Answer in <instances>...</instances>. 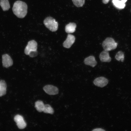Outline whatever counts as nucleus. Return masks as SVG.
Here are the masks:
<instances>
[{"label":"nucleus","mask_w":131,"mask_h":131,"mask_svg":"<svg viewBox=\"0 0 131 131\" xmlns=\"http://www.w3.org/2000/svg\"><path fill=\"white\" fill-rule=\"evenodd\" d=\"M27 6L25 2L20 0L16 1L12 8L14 14L20 18L24 17L27 13Z\"/></svg>","instance_id":"f257e3e1"},{"label":"nucleus","mask_w":131,"mask_h":131,"mask_svg":"<svg viewBox=\"0 0 131 131\" xmlns=\"http://www.w3.org/2000/svg\"><path fill=\"white\" fill-rule=\"evenodd\" d=\"M37 43L35 41L32 40L29 41L25 49V54L32 57L37 56Z\"/></svg>","instance_id":"f03ea898"},{"label":"nucleus","mask_w":131,"mask_h":131,"mask_svg":"<svg viewBox=\"0 0 131 131\" xmlns=\"http://www.w3.org/2000/svg\"><path fill=\"white\" fill-rule=\"evenodd\" d=\"M43 23L45 26L52 32H55L58 29V24L52 17L49 16L46 18L43 21Z\"/></svg>","instance_id":"7ed1b4c3"},{"label":"nucleus","mask_w":131,"mask_h":131,"mask_svg":"<svg viewBox=\"0 0 131 131\" xmlns=\"http://www.w3.org/2000/svg\"><path fill=\"white\" fill-rule=\"evenodd\" d=\"M117 43L112 38H107L103 41L102 46L104 50L109 51L115 49Z\"/></svg>","instance_id":"20e7f679"},{"label":"nucleus","mask_w":131,"mask_h":131,"mask_svg":"<svg viewBox=\"0 0 131 131\" xmlns=\"http://www.w3.org/2000/svg\"><path fill=\"white\" fill-rule=\"evenodd\" d=\"M14 119L19 129H23L26 127V123L21 115H16L14 117Z\"/></svg>","instance_id":"39448f33"},{"label":"nucleus","mask_w":131,"mask_h":131,"mask_svg":"<svg viewBox=\"0 0 131 131\" xmlns=\"http://www.w3.org/2000/svg\"><path fill=\"white\" fill-rule=\"evenodd\" d=\"M44 91L50 95H55L58 93V89L56 87L52 85H48L43 88Z\"/></svg>","instance_id":"423d86ee"},{"label":"nucleus","mask_w":131,"mask_h":131,"mask_svg":"<svg viewBox=\"0 0 131 131\" xmlns=\"http://www.w3.org/2000/svg\"><path fill=\"white\" fill-rule=\"evenodd\" d=\"M108 82V79L103 77H100L96 78L93 82L96 86L103 87L107 85Z\"/></svg>","instance_id":"0eeeda50"},{"label":"nucleus","mask_w":131,"mask_h":131,"mask_svg":"<svg viewBox=\"0 0 131 131\" xmlns=\"http://www.w3.org/2000/svg\"><path fill=\"white\" fill-rule=\"evenodd\" d=\"M75 40V38L74 35L70 34H68L66 39L63 43V46L66 48H70L74 43Z\"/></svg>","instance_id":"6e6552de"},{"label":"nucleus","mask_w":131,"mask_h":131,"mask_svg":"<svg viewBox=\"0 0 131 131\" xmlns=\"http://www.w3.org/2000/svg\"><path fill=\"white\" fill-rule=\"evenodd\" d=\"M2 64L4 67L8 68L13 65V60L8 55H3L2 56Z\"/></svg>","instance_id":"1a4fd4ad"},{"label":"nucleus","mask_w":131,"mask_h":131,"mask_svg":"<svg viewBox=\"0 0 131 131\" xmlns=\"http://www.w3.org/2000/svg\"><path fill=\"white\" fill-rule=\"evenodd\" d=\"M99 57L101 61L102 62H109L111 60L109 56L108 51L104 50L100 54Z\"/></svg>","instance_id":"9d476101"},{"label":"nucleus","mask_w":131,"mask_h":131,"mask_svg":"<svg viewBox=\"0 0 131 131\" xmlns=\"http://www.w3.org/2000/svg\"><path fill=\"white\" fill-rule=\"evenodd\" d=\"M84 62L85 65L90 66L93 67L95 66L97 64L94 57L92 56L85 58Z\"/></svg>","instance_id":"9b49d317"},{"label":"nucleus","mask_w":131,"mask_h":131,"mask_svg":"<svg viewBox=\"0 0 131 131\" xmlns=\"http://www.w3.org/2000/svg\"><path fill=\"white\" fill-rule=\"evenodd\" d=\"M76 27V25L75 23H70L66 25L65 27V31L68 33H73L75 31Z\"/></svg>","instance_id":"f8f14e48"},{"label":"nucleus","mask_w":131,"mask_h":131,"mask_svg":"<svg viewBox=\"0 0 131 131\" xmlns=\"http://www.w3.org/2000/svg\"><path fill=\"white\" fill-rule=\"evenodd\" d=\"M7 86L5 81L1 80L0 81V97L5 95L6 93Z\"/></svg>","instance_id":"ddd939ff"},{"label":"nucleus","mask_w":131,"mask_h":131,"mask_svg":"<svg viewBox=\"0 0 131 131\" xmlns=\"http://www.w3.org/2000/svg\"><path fill=\"white\" fill-rule=\"evenodd\" d=\"M0 5L4 11L8 10L10 8L8 0H0Z\"/></svg>","instance_id":"4468645a"},{"label":"nucleus","mask_w":131,"mask_h":131,"mask_svg":"<svg viewBox=\"0 0 131 131\" xmlns=\"http://www.w3.org/2000/svg\"><path fill=\"white\" fill-rule=\"evenodd\" d=\"M45 105L41 100H38L35 103V107L37 110L39 112L43 111Z\"/></svg>","instance_id":"2eb2a0df"},{"label":"nucleus","mask_w":131,"mask_h":131,"mask_svg":"<svg viewBox=\"0 0 131 131\" xmlns=\"http://www.w3.org/2000/svg\"><path fill=\"white\" fill-rule=\"evenodd\" d=\"M112 2L115 7L119 9L124 8L125 5L124 3L119 0H113Z\"/></svg>","instance_id":"dca6fc26"},{"label":"nucleus","mask_w":131,"mask_h":131,"mask_svg":"<svg viewBox=\"0 0 131 131\" xmlns=\"http://www.w3.org/2000/svg\"><path fill=\"white\" fill-rule=\"evenodd\" d=\"M43 112L45 113L52 114L54 113V110L50 105L49 104H46L44 105Z\"/></svg>","instance_id":"f3484780"},{"label":"nucleus","mask_w":131,"mask_h":131,"mask_svg":"<svg viewBox=\"0 0 131 131\" xmlns=\"http://www.w3.org/2000/svg\"><path fill=\"white\" fill-rule=\"evenodd\" d=\"M115 58L117 60L123 62L124 58V54L122 51H119L116 54Z\"/></svg>","instance_id":"a211bd4d"},{"label":"nucleus","mask_w":131,"mask_h":131,"mask_svg":"<svg viewBox=\"0 0 131 131\" xmlns=\"http://www.w3.org/2000/svg\"><path fill=\"white\" fill-rule=\"evenodd\" d=\"M74 5L76 7H82L84 4L85 0H72Z\"/></svg>","instance_id":"6ab92c4d"},{"label":"nucleus","mask_w":131,"mask_h":131,"mask_svg":"<svg viewBox=\"0 0 131 131\" xmlns=\"http://www.w3.org/2000/svg\"><path fill=\"white\" fill-rule=\"evenodd\" d=\"M92 131H105V130L101 128H97L95 129L92 130Z\"/></svg>","instance_id":"aec40b11"},{"label":"nucleus","mask_w":131,"mask_h":131,"mask_svg":"<svg viewBox=\"0 0 131 131\" xmlns=\"http://www.w3.org/2000/svg\"><path fill=\"white\" fill-rule=\"evenodd\" d=\"M109 0H102L103 3L105 4H106L107 3Z\"/></svg>","instance_id":"412c9836"},{"label":"nucleus","mask_w":131,"mask_h":131,"mask_svg":"<svg viewBox=\"0 0 131 131\" xmlns=\"http://www.w3.org/2000/svg\"><path fill=\"white\" fill-rule=\"evenodd\" d=\"M121 1L123 3H125L127 1V0H121Z\"/></svg>","instance_id":"4be33fe9"}]
</instances>
